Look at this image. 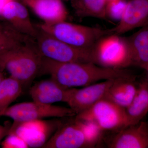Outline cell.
Masks as SVG:
<instances>
[{"instance_id": "7a4b0ae2", "label": "cell", "mask_w": 148, "mask_h": 148, "mask_svg": "<svg viewBox=\"0 0 148 148\" xmlns=\"http://www.w3.org/2000/svg\"><path fill=\"white\" fill-rule=\"evenodd\" d=\"M103 136V133L93 125L74 118L62 122L42 148H94L102 141Z\"/></svg>"}, {"instance_id": "484cf974", "label": "cell", "mask_w": 148, "mask_h": 148, "mask_svg": "<svg viewBox=\"0 0 148 148\" xmlns=\"http://www.w3.org/2000/svg\"><path fill=\"white\" fill-rule=\"evenodd\" d=\"M12 0H0V14L1 13L3 8L9 2Z\"/></svg>"}, {"instance_id": "5b68a950", "label": "cell", "mask_w": 148, "mask_h": 148, "mask_svg": "<svg viewBox=\"0 0 148 148\" xmlns=\"http://www.w3.org/2000/svg\"><path fill=\"white\" fill-rule=\"evenodd\" d=\"M110 34L98 40L92 47L93 62L111 69H125L133 66L127 37Z\"/></svg>"}, {"instance_id": "7c38bea8", "label": "cell", "mask_w": 148, "mask_h": 148, "mask_svg": "<svg viewBox=\"0 0 148 148\" xmlns=\"http://www.w3.org/2000/svg\"><path fill=\"white\" fill-rule=\"evenodd\" d=\"M148 25V0H127L121 19L109 29L110 34L120 35L138 27Z\"/></svg>"}, {"instance_id": "603a6c76", "label": "cell", "mask_w": 148, "mask_h": 148, "mask_svg": "<svg viewBox=\"0 0 148 148\" xmlns=\"http://www.w3.org/2000/svg\"><path fill=\"white\" fill-rule=\"evenodd\" d=\"M2 148H29L23 139L13 132H9L1 144Z\"/></svg>"}, {"instance_id": "2e32d148", "label": "cell", "mask_w": 148, "mask_h": 148, "mask_svg": "<svg viewBox=\"0 0 148 148\" xmlns=\"http://www.w3.org/2000/svg\"><path fill=\"white\" fill-rule=\"evenodd\" d=\"M137 76L130 73L115 79L105 98L123 108H127L137 91Z\"/></svg>"}, {"instance_id": "8fae6325", "label": "cell", "mask_w": 148, "mask_h": 148, "mask_svg": "<svg viewBox=\"0 0 148 148\" xmlns=\"http://www.w3.org/2000/svg\"><path fill=\"white\" fill-rule=\"evenodd\" d=\"M103 140L109 148H147L148 123L141 121L137 124L126 125Z\"/></svg>"}, {"instance_id": "9a60e30c", "label": "cell", "mask_w": 148, "mask_h": 148, "mask_svg": "<svg viewBox=\"0 0 148 148\" xmlns=\"http://www.w3.org/2000/svg\"><path fill=\"white\" fill-rule=\"evenodd\" d=\"M69 90L50 78L35 83L30 88L29 94L33 101L52 105L56 102L66 103Z\"/></svg>"}, {"instance_id": "cb8c5ba5", "label": "cell", "mask_w": 148, "mask_h": 148, "mask_svg": "<svg viewBox=\"0 0 148 148\" xmlns=\"http://www.w3.org/2000/svg\"><path fill=\"white\" fill-rule=\"evenodd\" d=\"M11 125L9 123L4 125L0 124V143L9 133Z\"/></svg>"}, {"instance_id": "7402d4cb", "label": "cell", "mask_w": 148, "mask_h": 148, "mask_svg": "<svg viewBox=\"0 0 148 148\" xmlns=\"http://www.w3.org/2000/svg\"><path fill=\"white\" fill-rule=\"evenodd\" d=\"M127 4V0H116L107 3L106 9L107 18L119 21L122 17Z\"/></svg>"}, {"instance_id": "e0dca14e", "label": "cell", "mask_w": 148, "mask_h": 148, "mask_svg": "<svg viewBox=\"0 0 148 148\" xmlns=\"http://www.w3.org/2000/svg\"><path fill=\"white\" fill-rule=\"evenodd\" d=\"M148 112V75L138 81L137 89L130 104L125 108L127 125L137 124Z\"/></svg>"}, {"instance_id": "d6986e66", "label": "cell", "mask_w": 148, "mask_h": 148, "mask_svg": "<svg viewBox=\"0 0 148 148\" xmlns=\"http://www.w3.org/2000/svg\"><path fill=\"white\" fill-rule=\"evenodd\" d=\"M32 40L35 39L18 32L5 20L0 21V56L15 50Z\"/></svg>"}, {"instance_id": "ba28073f", "label": "cell", "mask_w": 148, "mask_h": 148, "mask_svg": "<svg viewBox=\"0 0 148 148\" xmlns=\"http://www.w3.org/2000/svg\"><path fill=\"white\" fill-rule=\"evenodd\" d=\"M76 115L70 108L35 102H23L10 106L0 113V117L10 118L14 121L23 122L48 117H73Z\"/></svg>"}, {"instance_id": "ac0fdd59", "label": "cell", "mask_w": 148, "mask_h": 148, "mask_svg": "<svg viewBox=\"0 0 148 148\" xmlns=\"http://www.w3.org/2000/svg\"><path fill=\"white\" fill-rule=\"evenodd\" d=\"M132 65L148 71V25L127 37Z\"/></svg>"}, {"instance_id": "3957f363", "label": "cell", "mask_w": 148, "mask_h": 148, "mask_svg": "<svg viewBox=\"0 0 148 148\" xmlns=\"http://www.w3.org/2000/svg\"><path fill=\"white\" fill-rule=\"evenodd\" d=\"M42 58L36 40H32L7 53L5 69L23 88L27 87L39 75Z\"/></svg>"}, {"instance_id": "30bf717a", "label": "cell", "mask_w": 148, "mask_h": 148, "mask_svg": "<svg viewBox=\"0 0 148 148\" xmlns=\"http://www.w3.org/2000/svg\"><path fill=\"white\" fill-rule=\"evenodd\" d=\"M114 79L106 80L81 88H71L66 103L76 114L79 113L105 98Z\"/></svg>"}, {"instance_id": "6da1fadb", "label": "cell", "mask_w": 148, "mask_h": 148, "mask_svg": "<svg viewBox=\"0 0 148 148\" xmlns=\"http://www.w3.org/2000/svg\"><path fill=\"white\" fill-rule=\"evenodd\" d=\"M130 73L126 69L106 68L92 62H59L43 56L39 75L50 77L66 88L84 87L100 81L115 79Z\"/></svg>"}, {"instance_id": "277c9868", "label": "cell", "mask_w": 148, "mask_h": 148, "mask_svg": "<svg viewBox=\"0 0 148 148\" xmlns=\"http://www.w3.org/2000/svg\"><path fill=\"white\" fill-rule=\"evenodd\" d=\"M75 117L79 121L93 125L103 134L117 132L127 125L125 108L105 98Z\"/></svg>"}, {"instance_id": "4316f807", "label": "cell", "mask_w": 148, "mask_h": 148, "mask_svg": "<svg viewBox=\"0 0 148 148\" xmlns=\"http://www.w3.org/2000/svg\"><path fill=\"white\" fill-rule=\"evenodd\" d=\"M5 78L2 71H0V83Z\"/></svg>"}, {"instance_id": "52a82bcc", "label": "cell", "mask_w": 148, "mask_h": 148, "mask_svg": "<svg viewBox=\"0 0 148 148\" xmlns=\"http://www.w3.org/2000/svg\"><path fill=\"white\" fill-rule=\"evenodd\" d=\"M37 27L38 32L36 42L44 57L63 63H93L92 48L84 49L75 47L57 39L38 26Z\"/></svg>"}, {"instance_id": "d4e9b609", "label": "cell", "mask_w": 148, "mask_h": 148, "mask_svg": "<svg viewBox=\"0 0 148 148\" xmlns=\"http://www.w3.org/2000/svg\"><path fill=\"white\" fill-rule=\"evenodd\" d=\"M7 54L0 56V71H3L5 70V66L7 59Z\"/></svg>"}, {"instance_id": "5bb4252c", "label": "cell", "mask_w": 148, "mask_h": 148, "mask_svg": "<svg viewBox=\"0 0 148 148\" xmlns=\"http://www.w3.org/2000/svg\"><path fill=\"white\" fill-rule=\"evenodd\" d=\"M63 0H21L44 24L51 25L66 21L68 12Z\"/></svg>"}, {"instance_id": "83f0119b", "label": "cell", "mask_w": 148, "mask_h": 148, "mask_svg": "<svg viewBox=\"0 0 148 148\" xmlns=\"http://www.w3.org/2000/svg\"><path fill=\"white\" fill-rule=\"evenodd\" d=\"M116 1V0H106L107 3L113 1Z\"/></svg>"}, {"instance_id": "8992f818", "label": "cell", "mask_w": 148, "mask_h": 148, "mask_svg": "<svg viewBox=\"0 0 148 148\" xmlns=\"http://www.w3.org/2000/svg\"><path fill=\"white\" fill-rule=\"evenodd\" d=\"M38 26L57 39L84 49H92L102 37L110 34L109 29L87 27L65 21L53 25L43 24Z\"/></svg>"}, {"instance_id": "ffe728a7", "label": "cell", "mask_w": 148, "mask_h": 148, "mask_svg": "<svg viewBox=\"0 0 148 148\" xmlns=\"http://www.w3.org/2000/svg\"><path fill=\"white\" fill-rule=\"evenodd\" d=\"M106 0H72L71 5L75 14L79 18L92 17L107 19Z\"/></svg>"}, {"instance_id": "4fadbf2b", "label": "cell", "mask_w": 148, "mask_h": 148, "mask_svg": "<svg viewBox=\"0 0 148 148\" xmlns=\"http://www.w3.org/2000/svg\"><path fill=\"white\" fill-rule=\"evenodd\" d=\"M0 16L18 32L36 40L38 28L32 23L29 12L23 3L12 0L3 8Z\"/></svg>"}, {"instance_id": "44dd1931", "label": "cell", "mask_w": 148, "mask_h": 148, "mask_svg": "<svg viewBox=\"0 0 148 148\" xmlns=\"http://www.w3.org/2000/svg\"><path fill=\"white\" fill-rule=\"evenodd\" d=\"M23 86L19 82L10 77L0 83V113L5 110L21 95Z\"/></svg>"}, {"instance_id": "9c48e42d", "label": "cell", "mask_w": 148, "mask_h": 148, "mask_svg": "<svg viewBox=\"0 0 148 148\" xmlns=\"http://www.w3.org/2000/svg\"><path fill=\"white\" fill-rule=\"evenodd\" d=\"M62 121L61 120H34L14 122L9 132L18 135L29 148H42L57 130Z\"/></svg>"}]
</instances>
